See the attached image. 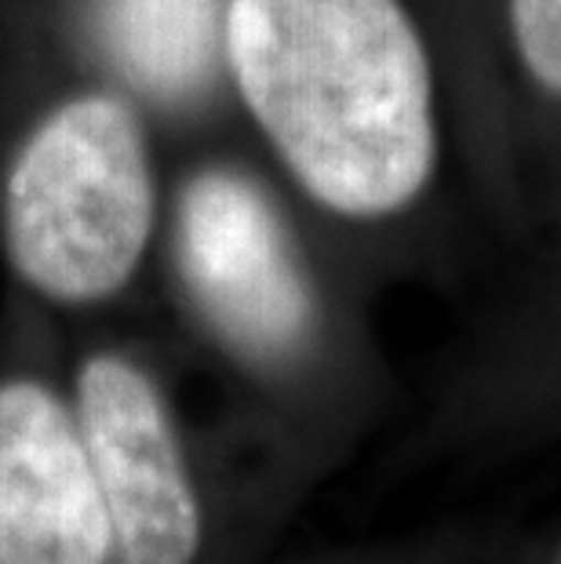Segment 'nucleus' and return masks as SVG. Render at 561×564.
I'll list each match as a JSON object with an SVG mask.
<instances>
[{
    "label": "nucleus",
    "instance_id": "1",
    "mask_svg": "<svg viewBox=\"0 0 561 564\" xmlns=\"http://www.w3.org/2000/svg\"><path fill=\"white\" fill-rule=\"evenodd\" d=\"M226 58L256 124L325 208L379 219L434 172V84L401 0H230Z\"/></svg>",
    "mask_w": 561,
    "mask_h": 564
},
{
    "label": "nucleus",
    "instance_id": "2",
    "mask_svg": "<svg viewBox=\"0 0 561 564\" xmlns=\"http://www.w3.org/2000/svg\"><path fill=\"white\" fill-rule=\"evenodd\" d=\"M153 226V175L136 113L114 95H80L37 124L4 189L15 270L58 303L114 295Z\"/></svg>",
    "mask_w": 561,
    "mask_h": 564
},
{
    "label": "nucleus",
    "instance_id": "3",
    "mask_svg": "<svg viewBox=\"0 0 561 564\" xmlns=\"http://www.w3.org/2000/svg\"><path fill=\"white\" fill-rule=\"evenodd\" d=\"M80 437L121 564H190L197 502L150 379L121 357L80 371Z\"/></svg>",
    "mask_w": 561,
    "mask_h": 564
},
{
    "label": "nucleus",
    "instance_id": "4",
    "mask_svg": "<svg viewBox=\"0 0 561 564\" xmlns=\"http://www.w3.org/2000/svg\"><path fill=\"white\" fill-rule=\"evenodd\" d=\"M183 273L212 324L245 354L278 357L303 339L310 299L267 197L241 175L190 183L179 215Z\"/></svg>",
    "mask_w": 561,
    "mask_h": 564
},
{
    "label": "nucleus",
    "instance_id": "5",
    "mask_svg": "<svg viewBox=\"0 0 561 564\" xmlns=\"http://www.w3.org/2000/svg\"><path fill=\"white\" fill-rule=\"evenodd\" d=\"M110 550L80 426L37 382L0 387V564H106Z\"/></svg>",
    "mask_w": 561,
    "mask_h": 564
},
{
    "label": "nucleus",
    "instance_id": "6",
    "mask_svg": "<svg viewBox=\"0 0 561 564\" xmlns=\"http://www.w3.org/2000/svg\"><path fill=\"white\" fill-rule=\"evenodd\" d=\"M95 30L114 66L158 99H190L226 55L219 0H99Z\"/></svg>",
    "mask_w": 561,
    "mask_h": 564
},
{
    "label": "nucleus",
    "instance_id": "7",
    "mask_svg": "<svg viewBox=\"0 0 561 564\" xmlns=\"http://www.w3.org/2000/svg\"><path fill=\"white\" fill-rule=\"evenodd\" d=\"M510 33L532 80L561 95V0H510Z\"/></svg>",
    "mask_w": 561,
    "mask_h": 564
}]
</instances>
